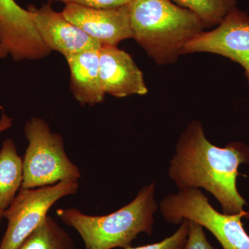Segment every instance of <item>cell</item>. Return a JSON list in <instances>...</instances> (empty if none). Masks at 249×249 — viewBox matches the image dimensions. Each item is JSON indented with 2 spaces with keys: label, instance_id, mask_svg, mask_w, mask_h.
I'll return each instance as SVG.
<instances>
[{
  "label": "cell",
  "instance_id": "cell-1",
  "mask_svg": "<svg viewBox=\"0 0 249 249\" xmlns=\"http://www.w3.org/2000/svg\"><path fill=\"white\" fill-rule=\"evenodd\" d=\"M249 164V147L242 142L216 146L206 139L200 121H192L180 136L168 176L178 190L204 188L219 201L223 213L245 212L237 188L238 168Z\"/></svg>",
  "mask_w": 249,
  "mask_h": 249
},
{
  "label": "cell",
  "instance_id": "cell-2",
  "mask_svg": "<svg viewBox=\"0 0 249 249\" xmlns=\"http://www.w3.org/2000/svg\"><path fill=\"white\" fill-rule=\"evenodd\" d=\"M134 39L159 64L173 62L204 24L194 13L170 0H131Z\"/></svg>",
  "mask_w": 249,
  "mask_h": 249
},
{
  "label": "cell",
  "instance_id": "cell-3",
  "mask_svg": "<svg viewBox=\"0 0 249 249\" xmlns=\"http://www.w3.org/2000/svg\"><path fill=\"white\" fill-rule=\"evenodd\" d=\"M155 183L142 187L133 200L112 213L89 215L77 209H58L56 214L81 237L85 249H127L139 234L152 235L158 211Z\"/></svg>",
  "mask_w": 249,
  "mask_h": 249
},
{
  "label": "cell",
  "instance_id": "cell-4",
  "mask_svg": "<svg viewBox=\"0 0 249 249\" xmlns=\"http://www.w3.org/2000/svg\"><path fill=\"white\" fill-rule=\"evenodd\" d=\"M24 132L29 145L23 160L21 188H40L67 180L78 181L81 178L79 168L65 152L62 136L52 132L45 120L31 118Z\"/></svg>",
  "mask_w": 249,
  "mask_h": 249
},
{
  "label": "cell",
  "instance_id": "cell-5",
  "mask_svg": "<svg viewBox=\"0 0 249 249\" xmlns=\"http://www.w3.org/2000/svg\"><path fill=\"white\" fill-rule=\"evenodd\" d=\"M159 206L167 222L180 224L183 219L196 222L214 236L223 249H249V235L242 222L248 214L218 212L200 189L178 190L163 197Z\"/></svg>",
  "mask_w": 249,
  "mask_h": 249
},
{
  "label": "cell",
  "instance_id": "cell-6",
  "mask_svg": "<svg viewBox=\"0 0 249 249\" xmlns=\"http://www.w3.org/2000/svg\"><path fill=\"white\" fill-rule=\"evenodd\" d=\"M78 189V181L72 180L40 188H20L12 204L4 211L8 227L0 249H17L45 220L55 202L76 194Z\"/></svg>",
  "mask_w": 249,
  "mask_h": 249
},
{
  "label": "cell",
  "instance_id": "cell-7",
  "mask_svg": "<svg viewBox=\"0 0 249 249\" xmlns=\"http://www.w3.org/2000/svg\"><path fill=\"white\" fill-rule=\"evenodd\" d=\"M206 52L240 64L245 70L249 89V16L235 9L215 29L201 32L188 42L183 54Z\"/></svg>",
  "mask_w": 249,
  "mask_h": 249
},
{
  "label": "cell",
  "instance_id": "cell-8",
  "mask_svg": "<svg viewBox=\"0 0 249 249\" xmlns=\"http://www.w3.org/2000/svg\"><path fill=\"white\" fill-rule=\"evenodd\" d=\"M0 43L17 62L40 60L52 52L37 32L30 11L15 0H0Z\"/></svg>",
  "mask_w": 249,
  "mask_h": 249
},
{
  "label": "cell",
  "instance_id": "cell-9",
  "mask_svg": "<svg viewBox=\"0 0 249 249\" xmlns=\"http://www.w3.org/2000/svg\"><path fill=\"white\" fill-rule=\"evenodd\" d=\"M129 4L107 9L70 4L62 14L101 45L117 46L121 41L134 38Z\"/></svg>",
  "mask_w": 249,
  "mask_h": 249
},
{
  "label": "cell",
  "instance_id": "cell-10",
  "mask_svg": "<svg viewBox=\"0 0 249 249\" xmlns=\"http://www.w3.org/2000/svg\"><path fill=\"white\" fill-rule=\"evenodd\" d=\"M28 10L45 45L51 51L58 52L65 58L86 51L99 49L102 46L70 22L62 12L54 11L49 3L40 8L29 5Z\"/></svg>",
  "mask_w": 249,
  "mask_h": 249
},
{
  "label": "cell",
  "instance_id": "cell-11",
  "mask_svg": "<svg viewBox=\"0 0 249 249\" xmlns=\"http://www.w3.org/2000/svg\"><path fill=\"white\" fill-rule=\"evenodd\" d=\"M99 60L100 76L106 94L119 98L146 94L142 71L128 53L117 46L102 45Z\"/></svg>",
  "mask_w": 249,
  "mask_h": 249
},
{
  "label": "cell",
  "instance_id": "cell-12",
  "mask_svg": "<svg viewBox=\"0 0 249 249\" xmlns=\"http://www.w3.org/2000/svg\"><path fill=\"white\" fill-rule=\"evenodd\" d=\"M99 49L65 58L71 74L72 93L81 106L101 103L106 96L100 76Z\"/></svg>",
  "mask_w": 249,
  "mask_h": 249
},
{
  "label": "cell",
  "instance_id": "cell-13",
  "mask_svg": "<svg viewBox=\"0 0 249 249\" xmlns=\"http://www.w3.org/2000/svg\"><path fill=\"white\" fill-rule=\"evenodd\" d=\"M23 160L18 153L14 140L4 141L0 150V209L12 204L23 182Z\"/></svg>",
  "mask_w": 249,
  "mask_h": 249
},
{
  "label": "cell",
  "instance_id": "cell-14",
  "mask_svg": "<svg viewBox=\"0 0 249 249\" xmlns=\"http://www.w3.org/2000/svg\"><path fill=\"white\" fill-rule=\"evenodd\" d=\"M17 249H76L68 232L47 216Z\"/></svg>",
  "mask_w": 249,
  "mask_h": 249
},
{
  "label": "cell",
  "instance_id": "cell-15",
  "mask_svg": "<svg viewBox=\"0 0 249 249\" xmlns=\"http://www.w3.org/2000/svg\"><path fill=\"white\" fill-rule=\"evenodd\" d=\"M174 4L190 10L201 19L205 27L219 25L235 9L237 0H170Z\"/></svg>",
  "mask_w": 249,
  "mask_h": 249
},
{
  "label": "cell",
  "instance_id": "cell-16",
  "mask_svg": "<svg viewBox=\"0 0 249 249\" xmlns=\"http://www.w3.org/2000/svg\"><path fill=\"white\" fill-rule=\"evenodd\" d=\"M188 232L189 223L187 219H183L178 230L173 235L166 237L161 242L142 247H131L127 249H182L186 245Z\"/></svg>",
  "mask_w": 249,
  "mask_h": 249
},
{
  "label": "cell",
  "instance_id": "cell-17",
  "mask_svg": "<svg viewBox=\"0 0 249 249\" xmlns=\"http://www.w3.org/2000/svg\"><path fill=\"white\" fill-rule=\"evenodd\" d=\"M189 232L182 249H214L207 240L204 228L200 224L188 220Z\"/></svg>",
  "mask_w": 249,
  "mask_h": 249
},
{
  "label": "cell",
  "instance_id": "cell-18",
  "mask_svg": "<svg viewBox=\"0 0 249 249\" xmlns=\"http://www.w3.org/2000/svg\"><path fill=\"white\" fill-rule=\"evenodd\" d=\"M49 4L53 2H62L65 5L74 4L86 7L96 9H107L129 4L131 0H48Z\"/></svg>",
  "mask_w": 249,
  "mask_h": 249
},
{
  "label": "cell",
  "instance_id": "cell-19",
  "mask_svg": "<svg viewBox=\"0 0 249 249\" xmlns=\"http://www.w3.org/2000/svg\"><path fill=\"white\" fill-rule=\"evenodd\" d=\"M13 125V120L6 114L3 113L0 119V133L11 128Z\"/></svg>",
  "mask_w": 249,
  "mask_h": 249
},
{
  "label": "cell",
  "instance_id": "cell-20",
  "mask_svg": "<svg viewBox=\"0 0 249 249\" xmlns=\"http://www.w3.org/2000/svg\"><path fill=\"white\" fill-rule=\"evenodd\" d=\"M9 54V51L7 50V49L2 44L0 43V60L6 58Z\"/></svg>",
  "mask_w": 249,
  "mask_h": 249
},
{
  "label": "cell",
  "instance_id": "cell-21",
  "mask_svg": "<svg viewBox=\"0 0 249 249\" xmlns=\"http://www.w3.org/2000/svg\"><path fill=\"white\" fill-rule=\"evenodd\" d=\"M4 211L1 209H0V222H1L2 218L4 217Z\"/></svg>",
  "mask_w": 249,
  "mask_h": 249
}]
</instances>
